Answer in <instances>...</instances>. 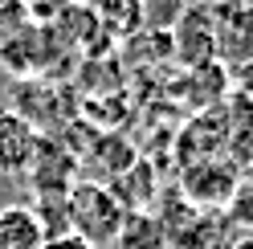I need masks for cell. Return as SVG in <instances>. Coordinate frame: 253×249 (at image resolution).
<instances>
[{"label":"cell","instance_id":"cell-7","mask_svg":"<svg viewBox=\"0 0 253 249\" xmlns=\"http://www.w3.org/2000/svg\"><path fill=\"white\" fill-rule=\"evenodd\" d=\"M106 188L119 196V205H123L126 212H143V208L151 205V196H155V167H151L147 160H135L123 176L110 180Z\"/></svg>","mask_w":253,"mask_h":249},{"label":"cell","instance_id":"cell-12","mask_svg":"<svg viewBox=\"0 0 253 249\" xmlns=\"http://www.w3.org/2000/svg\"><path fill=\"white\" fill-rule=\"evenodd\" d=\"M233 82H237V94L253 98V61H241V70H233Z\"/></svg>","mask_w":253,"mask_h":249},{"label":"cell","instance_id":"cell-8","mask_svg":"<svg viewBox=\"0 0 253 249\" xmlns=\"http://www.w3.org/2000/svg\"><path fill=\"white\" fill-rule=\"evenodd\" d=\"M115 249H168V233L155 212H126V221L115 237Z\"/></svg>","mask_w":253,"mask_h":249},{"label":"cell","instance_id":"cell-10","mask_svg":"<svg viewBox=\"0 0 253 249\" xmlns=\"http://www.w3.org/2000/svg\"><path fill=\"white\" fill-rule=\"evenodd\" d=\"M212 8L225 25H237L241 33H253V0H212Z\"/></svg>","mask_w":253,"mask_h":249},{"label":"cell","instance_id":"cell-1","mask_svg":"<svg viewBox=\"0 0 253 249\" xmlns=\"http://www.w3.org/2000/svg\"><path fill=\"white\" fill-rule=\"evenodd\" d=\"M66 216L78 237H86L94 249L115 245L119 229L126 221V208L119 205V196L98 180H74V188L66 192Z\"/></svg>","mask_w":253,"mask_h":249},{"label":"cell","instance_id":"cell-11","mask_svg":"<svg viewBox=\"0 0 253 249\" xmlns=\"http://www.w3.org/2000/svg\"><path fill=\"white\" fill-rule=\"evenodd\" d=\"M41 249H94L86 237H78V233L70 229V233H57V237H45V245Z\"/></svg>","mask_w":253,"mask_h":249},{"label":"cell","instance_id":"cell-14","mask_svg":"<svg viewBox=\"0 0 253 249\" xmlns=\"http://www.w3.org/2000/svg\"><path fill=\"white\" fill-rule=\"evenodd\" d=\"M237 249H253V237H249V241H241V245H237Z\"/></svg>","mask_w":253,"mask_h":249},{"label":"cell","instance_id":"cell-2","mask_svg":"<svg viewBox=\"0 0 253 249\" xmlns=\"http://www.w3.org/2000/svg\"><path fill=\"white\" fill-rule=\"evenodd\" d=\"M237 188H241V172L229 160H209V164H196V167H184L180 172V192L196 208L229 205L237 196Z\"/></svg>","mask_w":253,"mask_h":249},{"label":"cell","instance_id":"cell-6","mask_svg":"<svg viewBox=\"0 0 253 249\" xmlns=\"http://www.w3.org/2000/svg\"><path fill=\"white\" fill-rule=\"evenodd\" d=\"M45 225L33 205H8L0 208V249H41Z\"/></svg>","mask_w":253,"mask_h":249},{"label":"cell","instance_id":"cell-5","mask_svg":"<svg viewBox=\"0 0 253 249\" xmlns=\"http://www.w3.org/2000/svg\"><path fill=\"white\" fill-rule=\"evenodd\" d=\"M225 160L241 172L253 167V98L233 94L225 106Z\"/></svg>","mask_w":253,"mask_h":249},{"label":"cell","instance_id":"cell-13","mask_svg":"<svg viewBox=\"0 0 253 249\" xmlns=\"http://www.w3.org/2000/svg\"><path fill=\"white\" fill-rule=\"evenodd\" d=\"M184 4H188V8H192V4H212V0H184Z\"/></svg>","mask_w":253,"mask_h":249},{"label":"cell","instance_id":"cell-4","mask_svg":"<svg viewBox=\"0 0 253 249\" xmlns=\"http://www.w3.org/2000/svg\"><path fill=\"white\" fill-rule=\"evenodd\" d=\"M41 131L17 111H0V176H21L33 167Z\"/></svg>","mask_w":253,"mask_h":249},{"label":"cell","instance_id":"cell-3","mask_svg":"<svg viewBox=\"0 0 253 249\" xmlns=\"http://www.w3.org/2000/svg\"><path fill=\"white\" fill-rule=\"evenodd\" d=\"M171 53H176L180 61H188V66H204V61H212L216 53V21L212 12H204L200 4L184 8V17L176 21V29H171Z\"/></svg>","mask_w":253,"mask_h":249},{"label":"cell","instance_id":"cell-9","mask_svg":"<svg viewBox=\"0 0 253 249\" xmlns=\"http://www.w3.org/2000/svg\"><path fill=\"white\" fill-rule=\"evenodd\" d=\"M184 0H139V17L151 29H176V21L184 17Z\"/></svg>","mask_w":253,"mask_h":249}]
</instances>
